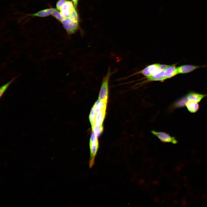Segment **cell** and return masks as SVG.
I'll return each mask as SVG.
<instances>
[{
    "instance_id": "1",
    "label": "cell",
    "mask_w": 207,
    "mask_h": 207,
    "mask_svg": "<svg viewBox=\"0 0 207 207\" xmlns=\"http://www.w3.org/2000/svg\"><path fill=\"white\" fill-rule=\"evenodd\" d=\"M111 74L110 69L109 68L106 74L103 78L99 93V99L107 103L109 93V81Z\"/></svg>"
},
{
    "instance_id": "2",
    "label": "cell",
    "mask_w": 207,
    "mask_h": 207,
    "mask_svg": "<svg viewBox=\"0 0 207 207\" xmlns=\"http://www.w3.org/2000/svg\"><path fill=\"white\" fill-rule=\"evenodd\" d=\"M98 137L93 132L91 133L89 141L90 158L89 166L91 168L93 165L95 157L99 147Z\"/></svg>"
},
{
    "instance_id": "3",
    "label": "cell",
    "mask_w": 207,
    "mask_h": 207,
    "mask_svg": "<svg viewBox=\"0 0 207 207\" xmlns=\"http://www.w3.org/2000/svg\"><path fill=\"white\" fill-rule=\"evenodd\" d=\"M169 66L157 64H151L141 70L140 73L148 78L161 71L164 70Z\"/></svg>"
},
{
    "instance_id": "4",
    "label": "cell",
    "mask_w": 207,
    "mask_h": 207,
    "mask_svg": "<svg viewBox=\"0 0 207 207\" xmlns=\"http://www.w3.org/2000/svg\"><path fill=\"white\" fill-rule=\"evenodd\" d=\"M151 133L157 137L162 142L171 143L176 144L178 141L174 137L170 135L168 133L163 132H158L154 130L151 131Z\"/></svg>"
},
{
    "instance_id": "5",
    "label": "cell",
    "mask_w": 207,
    "mask_h": 207,
    "mask_svg": "<svg viewBox=\"0 0 207 207\" xmlns=\"http://www.w3.org/2000/svg\"><path fill=\"white\" fill-rule=\"evenodd\" d=\"M63 26L69 34L75 33L78 30V22H76L70 18H66L61 21Z\"/></svg>"
},
{
    "instance_id": "6",
    "label": "cell",
    "mask_w": 207,
    "mask_h": 207,
    "mask_svg": "<svg viewBox=\"0 0 207 207\" xmlns=\"http://www.w3.org/2000/svg\"><path fill=\"white\" fill-rule=\"evenodd\" d=\"M186 95L177 99L169 107L168 111L172 112L177 108H181L186 106V104L188 101Z\"/></svg>"
},
{
    "instance_id": "7",
    "label": "cell",
    "mask_w": 207,
    "mask_h": 207,
    "mask_svg": "<svg viewBox=\"0 0 207 207\" xmlns=\"http://www.w3.org/2000/svg\"><path fill=\"white\" fill-rule=\"evenodd\" d=\"M206 66L207 65L198 66L186 64L177 67V69L178 74H184L191 72L198 68Z\"/></svg>"
},
{
    "instance_id": "8",
    "label": "cell",
    "mask_w": 207,
    "mask_h": 207,
    "mask_svg": "<svg viewBox=\"0 0 207 207\" xmlns=\"http://www.w3.org/2000/svg\"><path fill=\"white\" fill-rule=\"evenodd\" d=\"M186 96L189 101L198 103L204 97L207 96V94H200L195 92L190 91L188 92Z\"/></svg>"
},
{
    "instance_id": "9",
    "label": "cell",
    "mask_w": 207,
    "mask_h": 207,
    "mask_svg": "<svg viewBox=\"0 0 207 207\" xmlns=\"http://www.w3.org/2000/svg\"><path fill=\"white\" fill-rule=\"evenodd\" d=\"M178 74L177 67L175 64L169 65L164 72V75L166 79L172 78Z\"/></svg>"
},
{
    "instance_id": "10",
    "label": "cell",
    "mask_w": 207,
    "mask_h": 207,
    "mask_svg": "<svg viewBox=\"0 0 207 207\" xmlns=\"http://www.w3.org/2000/svg\"><path fill=\"white\" fill-rule=\"evenodd\" d=\"M106 109L100 110L96 114L95 124L98 125H103L105 117Z\"/></svg>"
},
{
    "instance_id": "11",
    "label": "cell",
    "mask_w": 207,
    "mask_h": 207,
    "mask_svg": "<svg viewBox=\"0 0 207 207\" xmlns=\"http://www.w3.org/2000/svg\"><path fill=\"white\" fill-rule=\"evenodd\" d=\"M188 111L190 113H194L197 112L199 110L200 106L198 103L188 101L186 104Z\"/></svg>"
},
{
    "instance_id": "12",
    "label": "cell",
    "mask_w": 207,
    "mask_h": 207,
    "mask_svg": "<svg viewBox=\"0 0 207 207\" xmlns=\"http://www.w3.org/2000/svg\"><path fill=\"white\" fill-rule=\"evenodd\" d=\"M107 103L98 99L95 103L92 109L96 114L100 110L106 109Z\"/></svg>"
},
{
    "instance_id": "13",
    "label": "cell",
    "mask_w": 207,
    "mask_h": 207,
    "mask_svg": "<svg viewBox=\"0 0 207 207\" xmlns=\"http://www.w3.org/2000/svg\"><path fill=\"white\" fill-rule=\"evenodd\" d=\"M164 70L160 72L157 73L147 78L149 81H164L166 79L164 75Z\"/></svg>"
},
{
    "instance_id": "14",
    "label": "cell",
    "mask_w": 207,
    "mask_h": 207,
    "mask_svg": "<svg viewBox=\"0 0 207 207\" xmlns=\"http://www.w3.org/2000/svg\"><path fill=\"white\" fill-rule=\"evenodd\" d=\"M54 9L50 8L43 9L32 14V15L34 16H36L39 17L47 16L52 14V12Z\"/></svg>"
},
{
    "instance_id": "15",
    "label": "cell",
    "mask_w": 207,
    "mask_h": 207,
    "mask_svg": "<svg viewBox=\"0 0 207 207\" xmlns=\"http://www.w3.org/2000/svg\"><path fill=\"white\" fill-rule=\"evenodd\" d=\"M74 9V8L72 1H67L61 7L60 11H70L71 12Z\"/></svg>"
},
{
    "instance_id": "16",
    "label": "cell",
    "mask_w": 207,
    "mask_h": 207,
    "mask_svg": "<svg viewBox=\"0 0 207 207\" xmlns=\"http://www.w3.org/2000/svg\"><path fill=\"white\" fill-rule=\"evenodd\" d=\"M91 126L93 132L98 137L101 135L103 131V125H98L95 124Z\"/></svg>"
},
{
    "instance_id": "17",
    "label": "cell",
    "mask_w": 207,
    "mask_h": 207,
    "mask_svg": "<svg viewBox=\"0 0 207 207\" xmlns=\"http://www.w3.org/2000/svg\"><path fill=\"white\" fill-rule=\"evenodd\" d=\"M18 76L13 78L10 81L7 83L2 86L0 89V97L1 98L3 95L4 93L9 87L10 85L16 78Z\"/></svg>"
},
{
    "instance_id": "18",
    "label": "cell",
    "mask_w": 207,
    "mask_h": 207,
    "mask_svg": "<svg viewBox=\"0 0 207 207\" xmlns=\"http://www.w3.org/2000/svg\"><path fill=\"white\" fill-rule=\"evenodd\" d=\"M57 9H54L52 12V15L58 20L61 21L66 18L63 16Z\"/></svg>"
},
{
    "instance_id": "19",
    "label": "cell",
    "mask_w": 207,
    "mask_h": 207,
    "mask_svg": "<svg viewBox=\"0 0 207 207\" xmlns=\"http://www.w3.org/2000/svg\"><path fill=\"white\" fill-rule=\"evenodd\" d=\"M96 114L91 109L89 115V120L91 126L95 124Z\"/></svg>"
},
{
    "instance_id": "20",
    "label": "cell",
    "mask_w": 207,
    "mask_h": 207,
    "mask_svg": "<svg viewBox=\"0 0 207 207\" xmlns=\"http://www.w3.org/2000/svg\"><path fill=\"white\" fill-rule=\"evenodd\" d=\"M69 18L74 22H78V16L77 13L75 9L71 12Z\"/></svg>"
},
{
    "instance_id": "21",
    "label": "cell",
    "mask_w": 207,
    "mask_h": 207,
    "mask_svg": "<svg viewBox=\"0 0 207 207\" xmlns=\"http://www.w3.org/2000/svg\"><path fill=\"white\" fill-rule=\"evenodd\" d=\"M67 1V0H59L58 1L56 5L57 9L60 11L61 7Z\"/></svg>"
},
{
    "instance_id": "22",
    "label": "cell",
    "mask_w": 207,
    "mask_h": 207,
    "mask_svg": "<svg viewBox=\"0 0 207 207\" xmlns=\"http://www.w3.org/2000/svg\"><path fill=\"white\" fill-rule=\"evenodd\" d=\"M74 3V5L76 7L77 5L78 4V0H72Z\"/></svg>"
}]
</instances>
